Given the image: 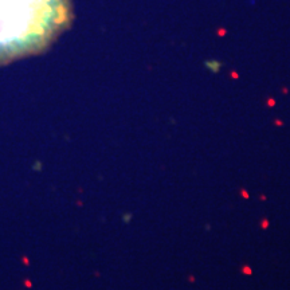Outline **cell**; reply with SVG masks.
I'll return each mask as SVG.
<instances>
[{"mask_svg":"<svg viewBox=\"0 0 290 290\" xmlns=\"http://www.w3.org/2000/svg\"><path fill=\"white\" fill-rule=\"evenodd\" d=\"M71 20V0H0V64L42 53Z\"/></svg>","mask_w":290,"mask_h":290,"instance_id":"1","label":"cell"}]
</instances>
